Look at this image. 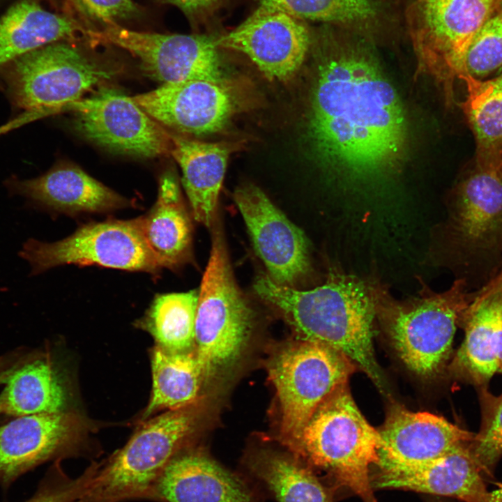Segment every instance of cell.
I'll list each match as a JSON object with an SVG mask.
<instances>
[{
	"label": "cell",
	"mask_w": 502,
	"mask_h": 502,
	"mask_svg": "<svg viewBox=\"0 0 502 502\" xmlns=\"http://www.w3.org/2000/svg\"><path fill=\"white\" fill-rule=\"evenodd\" d=\"M309 137L320 162L355 178L395 172L406 158L409 126L395 88L374 60L348 48L321 61Z\"/></svg>",
	"instance_id": "obj_1"
},
{
	"label": "cell",
	"mask_w": 502,
	"mask_h": 502,
	"mask_svg": "<svg viewBox=\"0 0 502 502\" xmlns=\"http://www.w3.org/2000/svg\"><path fill=\"white\" fill-rule=\"evenodd\" d=\"M254 289L283 314L301 340L343 353L380 389L386 388L373 344L374 307L362 282L335 272L323 285L299 291L262 275L257 278Z\"/></svg>",
	"instance_id": "obj_2"
},
{
	"label": "cell",
	"mask_w": 502,
	"mask_h": 502,
	"mask_svg": "<svg viewBox=\"0 0 502 502\" xmlns=\"http://www.w3.org/2000/svg\"><path fill=\"white\" fill-rule=\"evenodd\" d=\"M381 438L361 413L347 383L318 406L291 448L334 492L344 488L363 502H378L370 471L379 461ZM324 482V481H323Z\"/></svg>",
	"instance_id": "obj_3"
},
{
	"label": "cell",
	"mask_w": 502,
	"mask_h": 502,
	"mask_svg": "<svg viewBox=\"0 0 502 502\" xmlns=\"http://www.w3.org/2000/svg\"><path fill=\"white\" fill-rule=\"evenodd\" d=\"M375 314L397 355L416 375L439 374L449 358L456 326L474 294L464 279L457 280L442 293L407 301L393 298L381 286H368Z\"/></svg>",
	"instance_id": "obj_4"
},
{
	"label": "cell",
	"mask_w": 502,
	"mask_h": 502,
	"mask_svg": "<svg viewBox=\"0 0 502 502\" xmlns=\"http://www.w3.org/2000/svg\"><path fill=\"white\" fill-rule=\"evenodd\" d=\"M253 313L234 280L221 232H213L199 290L194 352L204 382L232 367L250 338Z\"/></svg>",
	"instance_id": "obj_5"
},
{
	"label": "cell",
	"mask_w": 502,
	"mask_h": 502,
	"mask_svg": "<svg viewBox=\"0 0 502 502\" xmlns=\"http://www.w3.org/2000/svg\"><path fill=\"white\" fill-rule=\"evenodd\" d=\"M194 416L186 408L149 420L98 469L76 502H121L148 499L162 471L192 430Z\"/></svg>",
	"instance_id": "obj_6"
},
{
	"label": "cell",
	"mask_w": 502,
	"mask_h": 502,
	"mask_svg": "<svg viewBox=\"0 0 502 502\" xmlns=\"http://www.w3.org/2000/svg\"><path fill=\"white\" fill-rule=\"evenodd\" d=\"M112 74L66 44L52 43L17 58L8 72V90L15 103L26 112L2 126L0 133L68 110Z\"/></svg>",
	"instance_id": "obj_7"
},
{
	"label": "cell",
	"mask_w": 502,
	"mask_h": 502,
	"mask_svg": "<svg viewBox=\"0 0 502 502\" xmlns=\"http://www.w3.org/2000/svg\"><path fill=\"white\" fill-rule=\"evenodd\" d=\"M356 365L345 355L322 344L300 340L284 347L268 363L280 406L281 442L297 443L318 406L347 383Z\"/></svg>",
	"instance_id": "obj_8"
},
{
	"label": "cell",
	"mask_w": 502,
	"mask_h": 502,
	"mask_svg": "<svg viewBox=\"0 0 502 502\" xmlns=\"http://www.w3.org/2000/svg\"><path fill=\"white\" fill-rule=\"evenodd\" d=\"M18 254L29 263L31 275L66 264L95 265L153 275L162 269L146 244L137 218L89 222L52 243L29 238Z\"/></svg>",
	"instance_id": "obj_9"
},
{
	"label": "cell",
	"mask_w": 502,
	"mask_h": 502,
	"mask_svg": "<svg viewBox=\"0 0 502 502\" xmlns=\"http://www.w3.org/2000/svg\"><path fill=\"white\" fill-rule=\"evenodd\" d=\"M496 0H419L413 33L419 73L433 77L452 101L455 78L471 39L492 15Z\"/></svg>",
	"instance_id": "obj_10"
},
{
	"label": "cell",
	"mask_w": 502,
	"mask_h": 502,
	"mask_svg": "<svg viewBox=\"0 0 502 502\" xmlns=\"http://www.w3.org/2000/svg\"><path fill=\"white\" fill-rule=\"evenodd\" d=\"M90 31L89 38L128 51L147 75L162 84L222 79L219 47L208 36L141 32L117 24Z\"/></svg>",
	"instance_id": "obj_11"
},
{
	"label": "cell",
	"mask_w": 502,
	"mask_h": 502,
	"mask_svg": "<svg viewBox=\"0 0 502 502\" xmlns=\"http://www.w3.org/2000/svg\"><path fill=\"white\" fill-rule=\"evenodd\" d=\"M76 129L110 152L152 158L170 153L171 133L123 93L105 89L72 103Z\"/></svg>",
	"instance_id": "obj_12"
},
{
	"label": "cell",
	"mask_w": 502,
	"mask_h": 502,
	"mask_svg": "<svg viewBox=\"0 0 502 502\" xmlns=\"http://www.w3.org/2000/svg\"><path fill=\"white\" fill-rule=\"evenodd\" d=\"M450 226L469 261L502 255V156H476L456 188Z\"/></svg>",
	"instance_id": "obj_13"
},
{
	"label": "cell",
	"mask_w": 502,
	"mask_h": 502,
	"mask_svg": "<svg viewBox=\"0 0 502 502\" xmlns=\"http://www.w3.org/2000/svg\"><path fill=\"white\" fill-rule=\"evenodd\" d=\"M311 38L304 21L260 4L244 22L218 38L216 43L247 56L267 78L285 81L302 65Z\"/></svg>",
	"instance_id": "obj_14"
},
{
	"label": "cell",
	"mask_w": 502,
	"mask_h": 502,
	"mask_svg": "<svg viewBox=\"0 0 502 502\" xmlns=\"http://www.w3.org/2000/svg\"><path fill=\"white\" fill-rule=\"evenodd\" d=\"M234 198L268 275L294 287L309 270L308 245L302 230L254 185L240 186Z\"/></svg>",
	"instance_id": "obj_15"
},
{
	"label": "cell",
	"mask_w": 502,
	"mask_h": 502,
	"mask_svg": "<svg viewBox=\"0 0 502 502\" xmlns=\"http://www.w3.org/2000/svg\"><path fill=\"white\" fill-rule=\"evenodd\" d=\"M152 119L180 132L204 135L222 129L236 112L238 93L222 79L162 84L132 97Z\"/></svg>",
	"instance_id": "obj_16"
},
{
	"label": "cell",
	"mask_w": 502,
	"mask_h": 502,
	"mask_svg": "<svg viewBox=\"0 0 502 502\" xmlns=\"http://www.w3.org/2000/svg\"><path fill=\"white\" fill-rule=\"evenodd\" d=\"M470 443V442H469ZM372 468L373 489H402L455 498L464 502H489L485 476L469 444L441 457L422 463L379 462Z\"/></svg>",
	"instance_id": "obj_17"
},
{
	"label": "cell",
	"mask_w": 502,
	"mask_h": 502,
	"mask_svg": "<svg viewBox=\"0 0 502 502\" xmlns=\"http://www.w3.org/2000/svg\"><path fill=\"white\" fill-rule=\"evenodd\" d=\"M6 185L10 194L24 197L31 207L54 213H105L132 205L69 162H60L36 178H10Z\"/></svg>",
	"instance_id": "obj_18"
},
{
	"label": "cell",
	"mask_w": 502,
	"mask_h": 502,
	"mask_svg": "<svg viewBox=\"0 0 502 502\" xmlns=\"http://www.w3.org/2000/svg\"><path fill=\"white\" fill-rule=\"evenodd\" d=\"M379 462L416 464L441 457L469 443L474 434L444 418L392 406L378 430Z\"/></svg>",
	"instance_id": "obj_19"
},
{
	"label": "cell",
	"mask_w": 502,
	"mask_h": 502,
	"mask_svg": "<svg viewBox=\"0 0 502 502\" xmlns=\"http://www.w3.org/2000/svg\"><path fill=\"white\" fill-rule=\"evenodd\" d=\"M148 499L160 502H258L239 475L193 450L178 452L170 460Z\"/></svg>",
	"instance_id": "obj_20"
},
{
	"label": "cell",
	"mask_w": 502,
	"mask_h": 502,
	"mask_svg": "<svg viewBox=\"0 0 502 502\" xmlns=\"http://www.w3.org/2000/svg\"><path fill=\"white\" fill-rule=\"evenodd\" d=\"M75 423L67 412L13 418L0 427V482L63 455L73 443Z\"/></svg>",
	"instance_id": "obj_21"
},
{
	"label": "cell",
	"mask_w": 502,
	"mask_h": 502,
	"mask_svg": "<svg viewBox=\"0 0 502 502\" xmlns=\"http://www.w3.org/2000/svg\"><path fill=\"white\" fill-rule=\"evenodd\" d=\"M502 298V270L474 296L459 324L465 331L452 367L456 373L476 386H483L498 372L496 326Z\"/></svg>",
	"instance_id": "obj_22"
},
{
	"label": "cell",
	"mask_w": 502,
	"mask_h": 502,
	"mask_svg": "<svg viewBox=\"0 0 502 502\" xmlns=\"http://www.w3.org/2000/svg\"><path fill=\"white\" fill-rule=\"evenodd\" d=\"M0 393V416L13 418L64 412L68 393L54 363L26 352L9 372Z\"/></svg>",
	"instance_id": "obj_23"
},
{
	"label": "cell",
	"mask_w": 502,
	"mask_h": 502,
	"mask_svg": "<svg viewBox=\"0 0 502 502\" xmlns=\"http://www.w3.org/2000/svg\"><path fill=\"white\" fill-rule=\"evenodd\" d=\"M137 218L146 244L161 268L173 270L190 259L192 222L172 174L161 176L156 201Z\"/></svg>",
	"instance_id": "obj_24"
},
{
	"label": "cell",
	"mask_w": 502,
	"mask_h": 502,
	"mask_svg": "<svg viewBox=\"0 0 502 502\" xmlns=\"http://www.w3.org/2000/svg\"><path fill=\"white\" fill-rule=\"evenodd\" d=\"M170 153L182 171V182L193 218L210 227L230 153L228 145L208 143L171 134Z\"/></svg>",
	"instance_id": "obj_25"
},
{
	"label": "cell",
	"mask_w": 502,
	"mask_h": 502,
	"mask_svg": "<svg viewBox=\"0 0 502 502\" xmlns=\"http://www.w3.org/2000/svg\"><path fill=\"white\" fill-rule=\"evenodd\" d=\"M73 19L43 9L33 1H20L0 20V67L30 52L63 38L87 37Z\"/></svg>",
	"instance_id": "obj_26"
},
{
	"label": "cell",
	"mask_w": 502,
	"mask_h": 502,
	"mask_svg": "<svg viewBox=\"0 0 502 502\" xmlns=\"http://www.w3.org/2000/svg\"><path fill=\"white\" fill-rule=\"evenodd\" d=\"M248 469L278 502H333V489L293 454L259 452Z\"/></svg>",
	"instance_id": "obj_27"
},
{
	"label": "cell",
	"mask_w": 502,
	"mask_h": 502,
	"mask_svg": "<svg viewBox=\"0 0 502 502\" xmlns=\"http://www.w3.org/2000/svg\"><path fill=\"white\" fill-rule=\"evenodd\" d=\"M151 370L152 391L142 420L160 410L186 408L195 401L204 382L194 351L174 353L155 346Z\"/></svg>",
	"instance_id": "obj_28"
},
{
	"label": "cell",
	"mask_w": 502,
	"mask_h": 502,
	"mask_svg": "<svg viewBox=\"0 0 502 502\" xmlns=\"http://www.w3.org/2000/svg\"><path fill=\"white\" fill-rule=\"evenodd\" d=\"M198 298L197 289L157 294L139 325L167 351H192Z\"/></svg>",
	"instance_id": "obj_29"
},
{
	"label": "cell",
	"mask_w": 502,
	"mask_h": 502,
	"mask_svg": "<svg viewBox=\"0 0 502 502\" xmlns=\"http://www.w3.org/2000/svg\"><path fill=\"white\" fill-rule=\"evenodd\" d=\"M467 94L460 106L476 144V156H502V74L487 80L458 76Z\"/></svg>",
	"instance_id": "obj_30"
},
{
	"label": "cell",
	"mask_w": 502,
	"mask_h": 502,
	"mask_svg": "<svg viewBox=\"0 0 502 502\" xmlns=\"http://www.w3.org/2000/svg\"><path fill=\"white\" fill-rule=\"evenodd\" d=\"M303 21L364 28L379 17L373 0H260Z\"/></svg>",
	"instance_id": "obj_31"
},
{
	"label": "cell",
	"mask_w": 502,
	"mask_h": 502,
	"mask_svg": "<svg viewBox=\"0 0 502 502\" xmlns=\"http://www.w3.org/2000/svg\"><path fill=\"white\" fill-rule=\"evenodd\" d=\"M481 425L469 443V450L483 475L491 476L502 456V394L480 390Z\"/></svg>",
	"instance_id": "obj_32"
},
{
	"label": "cell",
	"mask_w": 502,
	"mask_h": 502,
	"mask_svg": "<svg viewBox=\"0 0 502 502\" xmlns=\"http://www.w3.org/2000/svg\"><path fill=\"white\" fill-rule=\"evenodd\" d=\"M497 70H502V10L492 15L471 39L461 75L481 79Z\"/></svg>",
	"instance_id": "obj_33"
},
{
	"label": "cell",
	"mask_w": 502,
	"mask_h": 502,
	"mask_svg": "<svg viewBox=\"0 0 502 502\" xmlns=\"http://www.w3.org/2000/svg\"><path fill=\"white\" fill-rule=\"evenodd\" d=\"M98 466L95 464L90 466L75 478L54 469L26 502H76L88 488Z\"/></svg>",
	"instance_id": "obj_34"
},
{
	"label": "cell",
	"mask_w": 502,
	"mask_h": 502,
	"mask_svg": "<svg viewBox=\"0 0 502 502\" xmlns=\"http://www.w3.org/2000/svg\"><path fill=\"white\" fill-rule=\"evenodd\" d=\"M85 18L105 24L138 18L142 11L132 0H66Z\"/></svg>",
	"instance_id": "obj_35"
},
{
	"label": "cell",
	"mask_w": 502,
	"mask_h": 502,
	"mask_svg": "<svg viewBox=\"0 0 502 502\" xmlns=\"http://www.w3.org/2000/svg\"><path fill=\"white\" fill-rule=\"evenodd\" d=\"M181 10L191 25L199 28L211 22L227 6L229 0H155Z\"/></svg>",
	"instance_id": "obj_36"
},
{
	"label": "cell",
	"mask_w": 502,
	"mask_h": 502,
	"mask_svg": "<svg viewBox=\"0 0 502 502\" xmlns=\"http://www.w3.org/2000/svg\"><path fill=\"white\" fill-rule=\"evenodd\" d=\"M25 353L24 351H16L0 356V385L3 384L9 372Z\"/></svg>",
	"instance_id": "obj_37"
},
{
	"label": "cell",
	"mask_w": 502,
	"mask_h": 502,
	"mask_svg": "<svg viewBox=\"0 0 502 502\" xmlns=\"http://www.w3.org/2000/svg\"><path fill=\"white\" fill-rule=\"evenodd\" d=\"M496 356L498 372L502 374V298L496 326Z\"/></svg>",
	"instance_id": "obj_38"
},
{
	"label": "cell",
	"mask_w": 502,
	"mask_h": 502,
	"mask_svg": "<svg viewBox=\"0 0 502 502\" xmlns=\"http://www.w3.org/2000/svg\"><path fill=\"white\" fill-rule=\"evenodd\" d=\"M489 502H502V485L491 492Z\"/></svg>",
	"instance_id": "obj_39"
}]
</instances>
